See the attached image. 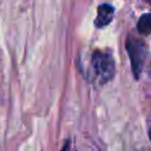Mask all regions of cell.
Here are the masks:
<instances>
[{
  "mask_svg": "<svg viewBox=\"0 0 151 151\" xmlns=\"http://www.w3.org/2000/svg\"><path fill=\"white\" fill-rule=\"evenodd\" d=\"M116 64L112 53L109 50H94L90 59L88 80L97 85H105L113 79Z\"/></svg>",
  "mask_w": 151,
  "mask_h": 151,
  "instance_id": "obj_1",
  "label": "cell"
},
{
  "mask_svg": "<svg viewBox=\"0 0 151 151\" xmlns=\"http://www.w3.org/2000/svg\"><path fill=\"white\" fill-rule=\"evenodd\" d=\"M125 48L130 59L132 74L134 79L138 80L142 76L147 57V46L142 38L136 37L133 34H129L125 41Z\"/></svg>",
  "mask_w": 151,
  "mask_h": 151,
  "instance_id": "obj_2",
  "label": "cell"
},
{
  "mask_svg": "<svg viewBox=\"0 0 151 151\" xmlns=\"http://www.w3.org/2000/svg\"><path fill=\"white\" fill-rule=\"evenodd\" d=\"M114 15V8L110 4H100L97 9V17L94 19V26L97 28H104L110 25Z\"/></svg>",
  "mask_w": 151,
  "mask_h": 151,
  "instance_id": "obj_3",
  "label": "cell"
},
{
  "mask_svg": "<svg viewBox=\"0 0 151 151\" xmlns=\"http://www.w3.org/2000/svg\"><path fill=\"white\" fill-rule=\"evenodd\" d=\"M137 32L144 37L151 34V13L142 14L137 21Z\"/></svg>",
  "mask_w": 151,
  "mask_h": 151,
  "instance_id": "obj_4",
  "label": "cell"
},
{
  "mask_svg": "<svg viewBox=\"0 0 151 151\" xmlns=\"http://www.w3.org/2000/svg\"><path fill=\"white\" fill-rule=\"evenodd\" d=\"M70 149H71V142H70V140H67V142L65 143V145H64V147H63V150H61V151H71Z\"/></svg>",
  "mask_w": 151,
  "mask_h": 151,
  "instance_id": "obj_5",
  "label": "cell"
},
{
  "mask_svg": "<svg viewBox=\"0 0 151 151\" xmlns=\"http://www.w3.org/2000/svg\"><path fill=\"white\" fill-rule=\"evenodd\" d=\"M149 138H150V140H151V127L149 129Z\"/></svg>",
  "mask_w": 151,
  "mask_h": 151,
  "instance_id": "obj_6",
  "label": "cell"
}]
</instances>
